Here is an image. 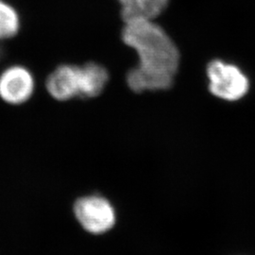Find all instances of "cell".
<instances>
[{"instance_id": "5", "label": "cell", "mask_w": 255, "mask_h": 255, "mask_svg": "<svg viewBox=\"0 0 255 255\" xmlns=\"http://www.w3.org/2000/svg\"><path fill=\"white\" fill-rule=\"evenodd\" d=\"M46 89L57 101L82 98V66L70 64L59 66L47 78Z\"/></svg>"}, {"instance_id": "1", "label": "cell", "mask_w": 255, "mask_h": 255, "mask_svg": "<svg viewBox=\"0 0 255 255\" xmlns=\"http://www.w3.org/2000/svg\"><path fill=\"white\" fill-rule=\"evenodd\" d=\"M122 39L139 58L138 65L128 73V87L136 93L168 89L178 71L180 53L164 29L153 19H133L125 22Z\"/></svg>"}, {"instance_id": "2", "label": "cell", "mask_w": 255, "mask_h": 255, "mask_svg": "<svg viewBox=\"0 0 255 255\" xmlns=\"http://www.w3.org/2000/svg\"><path fill=\"white\" fill-rule=\"evenodd\" d=\"M206 72L210 92L220 100L239 101L249 91L250 83L246 75L234 64L215 60L208 64Z\"/></svg>"}, {"instance_id": "6", "label": "cell", "mask_w": 255, "mask_h": 255, "mask_svg": "<svg viewBox=\"0 0 255 255\" xmlns=\"http://www.w3.org/2000/svg\"><path fill=\"white\" fill-rule=\"evenodd\" d=\"M82 98H93L103 91L109 80L107 70L99 64L89 63L82 66Z\"/></svg>"}, {"instance_id": "9", "label": "cell", "mask_w": 255, "mask_h": 255, "mask_svg": "<svg viewBox=\"0 0 255 255\" xmlns=\"http://www.w3.org/2000/svg\"><path fill=\"white\" fill-rule=\"evenodd\" d=\"M149 19H154L161 14L169 3V0H144Z\"/></svg>"}, {"instance_id": "8", "label": "cell", "mask_w": 255, "mask_h": 255, "mask_svg": "<svg viewBox=\"0 0 255 255\" xmlns=\"http://www.w3.org/2000/svg\"><path fill=\"white\" fill-rule=\"evenodd\" d=\"M124 22L137 18H148L144 0H119ZM149 19V18H148Z\"/></svg>"}, {"instance_id": "3", "label": "cell", "mask_w": 255, "mask_h": 255, "mask_svg": "<svg viewBox=\"0 0 255 255\" xmlns=\"http://www.w3.org/2000/svg\"><path fill=\"white\" fill-rule=\"evenodd\" d=\"M75 214L82 227L96 235L109 231L116 222V213L112 204L99 196L79 200L75 204Z\"/></svg>"}, {"instance_id": "4", "label": "cell", "mask_w": 255, "mask_h": 255, "mask_svg": "<svg viewBox=\"0 0 255 255\" xmlns=\"http://www.w3.org/2000/svg\"><path fill=\"white\" fill-rule=\"evenodd\" d=\"M34 90L31 73L22 66H10L0 74V99L9 104L24 103Z\"/></svg>"}, {"instance_id": "7", "label": "cell", "mask_w": 255, "mask_h": 255, "mask_svg": "<svg viewBox=\"0 0 255 255\" xmlns=\"http://www.w3.org/2000/svg\"><path fill=\"white\" fill-rule=\"evenodd\" d=\"M19 27L20 20L16 10L4 0H0V40L16 35Z\"/></svg>"}]
</instances>
